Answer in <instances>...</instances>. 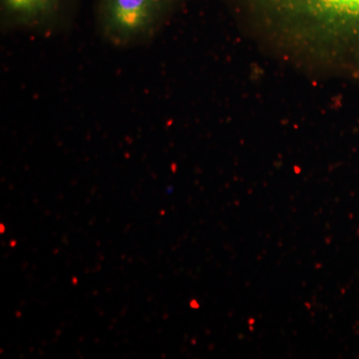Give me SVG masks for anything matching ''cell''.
<instances>
[{
  "mask_svg": "<svg viewBox=\"0 0 359 359\" xmlns=\"http://www.w3.org/2000/svg\"><path fill=\"white\" fill-rule=\"evenodd\" d=\"M245 37L309 78L359 86V0H223Z\"/></svg>",
  "mask_w": 359,
  "mask_h": 359,
  "instance_id": "cell-1",
  "label": "cell"
},
{
  "mask_svg": "<svg viewBox=\"0 0 359 359\" xmlns=\"http://www.w3.org/2000/svg\"><path fill=\"white\" fill-rule=\"evenodd\" d=\"M15 244H16L15 241H13V242H11V247H15Z\"/></svg>",
  "mask_w": 359,
  "mask_h": 359,
  "instance_id": "cell-4",
  "label": "cell"
},
{
  "mask_svg": "<svg viewBox=\"0 0 359 359\" xmlns=\"http://www.w3.org/2000/svg\"><path fill=\"white\" fill-rule=\"evenodd\" d=\"M73 0H0L6 27L44 30L67 15Z\"/></svg>",
  "mask_w": 359,
  "mask_h": 359,
  "instance_id": "cell-3",
  "label": "cell"
},
{
  "mask_svg": "<svg viewBox=\"0 0 359 359\" xmlns=\"http://www.w3.org/2000/svg\"><path fill=\"white\" fill-rule=\"evenodd\" d=\"M185 4L186 0H96L97 25L108 42L128 46L154 36Z\"/></svg>",
  "mask_w": 359,
  "mask_h": 359,
  "instance_id": "cell-2",
  "label": "cell"
}]
</instances>
